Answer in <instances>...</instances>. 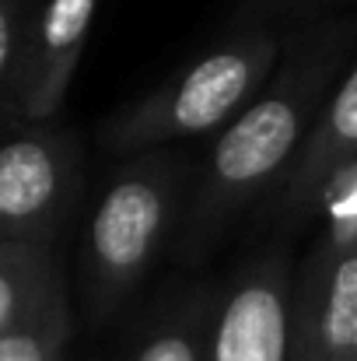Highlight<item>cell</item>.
<instances>
[{"label": "cell", "instance_id": "12", "mask_svg": "<svg viewBox=\"0 0 357 361\" xmlns=\"http://www.w3.org/2000/svg\"><path fill=\"white\" fill-rule=\"evenodd\" d=\"M74 319L67 288L56 291L35 316L0 334V361H63Z\"/></svg>", "mask_w": 357, "mask_h": 361}, {"label": "cell", "instance_id": "8", "mask_svg": "<svg viewBox=\"0 0 357 361\" xmlns=\"http://www.w3.org/2000/svg\"><path fill=\"white\" fill-rule=\"evenodd\" d=\"M95 4L99 0H46L42 4L35 63H32L25 99H21V126L49 123L60 113L63 95L81 63L88 32H92Z\"/></svg>", "mask_w": 357, "mask_h": 361}, {"label": "cell", "instance_id": "10", "mask_svg": "<svg viewBox=\"0 0 357 361\" xmlns=\"http://www.w3.org/2000/svg\"><path fill=\"white\" fill-rule=\"evenodd\" d=\"M67 284L53 245L0 239V334L35 316Z\"/></svg>", "mask_w": 357, "mask_h": 361}, {"label": "cell", "instance_id": "5", "mask_svg": "<svg viewBox=\"0 0 357 361\" xmlns=\"http://www.w3.org/2000/svg\"><path fill=\"white\" fill-rule=\"evenodd\" d=\"M291 298L294 277L284 252L245 263L221 295L207 361H287Z\"/></svg>", "mask_w": 357, "mask_h": 361}, {"label": "cell", "instance_id": "13", "mask_svg": "<svg viewBox=\"0 0 357 361\" xmlns=\"http://www.w3.org/2000/svg\"><path fill=\"white\" fill-rule=\"evenodd\" d=\"M315 211L326 218V242L337 245H357V158H351L344 169H337L326 186L319 190Z\"/></svg>", "mask_w": 357, "mask_h": 361}, {"label": "cell", "instance_id": "3", "mask_svg": "<svg viewBox=\"0 0 357 361\" xmlns=\"http://www.w3.org/2000/svg\"><path fill=\"white\" fill-rule=\"evenodd\" d=\"M287 35L291 28L270 25L235 28L140 102L109 116L99 126V147L106 154H140L232 123L273 78Z\"/></svg>", "mask_w": 357, "mask_h": 361}, {"label": "cell", "instance_id": "6", "mask_svg": "<svg viewBox=\"0 0 357 361\" xmlns=\"http://www.w3.org/2000/svg\"><path fill=\"white\" fill-rule=\"evenodd\" d=\"M357 358V245L319 242L305 259L291 298V358Z\"/></svg>", "mask_w": 357, "mask_h": 361}, {"label": "cell", "instance_id": "9", "mask_svg": "<svg viewBox=\"0 0 357 361\" xmlns=\"http://www.w3.org/2000/svg\"><path fill=\"white\" fill-rule=\"evenodd\" d=\"M221 295L214 284H203L165 305L133 341L126 361H207Z\"/></svg>", "mask_w": 357, "mask_h": 361}, {"label": "cell", "instance_id": "14", "mask_svg": "<svg viewBox=\"0 0 357 361\" xmlns=\"http://www.w3.org/2000/svg\"><path fill=\"white\" fill-rule=\"evenodd\" d=\"M344 4V0H238L235 28H256V25H270V28H298L319 18H330V11Z\"/></svg>", "mask_w": 357, "mask_h": 361}, {"label": "cell", "instance_id": "4", "mask_svg": "<svg viewBox=\"0 0 357 361\" xmlns=\"http://www.w3.org/2000/svg\"><path fill=\"white\" fill-rule=\"evenodd\" d=\"M81 140L74 130L25 123L0 151V239L53 245L81 193Z\"/></svg>", "mask_w": 357, "mask_h": 361}, {"label": "cell", "instance_id": "7", "mask_svg": "<svg viewBox=\"0 0 357 361\" xmlns=\"http://www.w3.org/2000/svg\"><path fill=\"white\" fill-rule=\"evenodd\" d=\"M351 158H357V67H351L337 85L330 106L322 109L315 130L308 133L301 154L280 179V186L259 204V218L284 228L301 225L315 214V200L326 179Z\"/></svg>", "mask_w": 357, "mask_h": 361}, {"label": "cell", "instance_id": "2", "mask_svg": "<svg viewBox=\"0 0 357 361\" xmlns=\"http://www.w3.org/2000/svg\"><path fill=\"white\" fill-rule=\"evenodd\" d=\"M193 172L189 154L165 144L133 154L109 179L81 239V305L95 330L116 316L175 239Z\"/></svg>", "mask_w": 357, "mask_h": 361}, {"label": "cell", "instance_id": "11", "mask_svg": "<svg viewBox=\"0 0 357 361\" xmlns=\"http://www.w3.org/2000/svg\"><path fill=\"white\" fill-rule=\"evenodd\" d=\"M42 0H0V116L4 130L21 126V99L35 63Z\"/></svg>", "mask_w": 357, "mask_h": 361}, {"label": "cell", "instance_id": "1", "mask_svg": "<svg viewBox=\"0 0 357 361\" xmlns=\"http://www.w3.org/2000/svg\"><path fill=\"white\" fill-rule=\"evenodd\" d=\"M354 46L357 18H319L291 28L273 78L225 126L207 161L193 172L172 239L179 263H203L238 214L280 186L330 106Z\"/></svg>", "mask_w": 357, "mask_h": 361}, {"label": "cell", "instance_id": "15", "mask_svg": "<svg viewBox=\"0 0 357 361\" xmlns=\"http://www.w3.org/2000/svg\"><path fill=\"white\" fill-rule=\"evenodd\" d=\"M354 361H357V358H354Z\"/></svg>", "mask_w": 357, "mask_h": 361}]
</instances>
